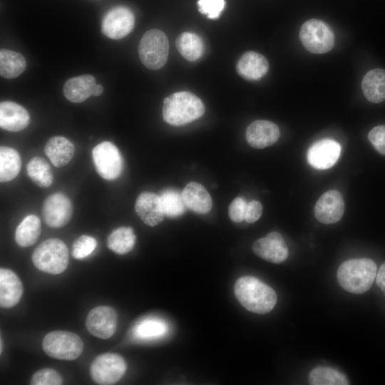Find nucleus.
<instances>
[{
    "label": "nucleus",
    "instance_id": "nucleus-1",
    "mask_svg": "<svg viewBox=\"0 0 385 385\" xmlns=\"http://www.w3.org/2000/svg\"><path fill=\"white\" fill-rule=\"evenodd\" d=\"M237 299L248 311L256 314H266L273 309L277 296L269 285L252 276L239 278L234 287Z\"/></svg>",
    "mask_w": 385,
    "mask_h": 385
},
{
    "label": "nucleus",
    "instance_id": "nucleus-2",
    "mask_svg": "<svg viewBox=\"0 0 385 385\" xmlns=\"http://www.w3.org/2000/svg\"><path fill=\"white\" fill-rule=\"evenodd\" d=\"M376 265L369 258L351 259L338 268L337 278L339 285L353 294H362L371 287L376 276Z\"/></svg>",
    "mask_w": 385,
    "mask_h": 385
},
{
    "label": "nucleus",
    "instance_id": "nucleus-3",
    "mask_svg": "<svg viewBox=\"0 0 385 385\" xmlns=\"http://www.w3.org/2000/svg\"><path fill=\"white\" fill-rule=\"evenodd\" d=\"M205 106L200 98L188 91L173 93L163 101L164 120L174 126L188 124L200 118Z\"/></svg>",
    "mask_w": 385,
    "mask_h": 385
},
{
    "label": "nucleus",
    "instance_id": "nucleus-4",
    "mask_svg": "<svg viewBox=\"0 0 385 385\" xmlns=\"http://www.w3.org/2000/svg\"><path fill=\"white\" fill-rule=\"evenodd\" d=\"M31 258L38 270L48 274H58L68 267L69 252L62 240L50 238L36 247Z\"/></svg>",
    "mask_w": 385,
    "mask_h": 385
},
{
    "label": "nucleus",
    "instance_id": "nucleus-5",
    "mask_svg": "<svg viewBox=\"0 0 385 385\" xmlns=\"http://www.w3.org/2000/svg\"><path fill=\"white\" fill-rule=\"evenodd\" d=\"M168 52V38L163 31L158 29L146 31L138 45L140 61L146 68L151 70H158L165 64Z\"/></svg>",
    "mask_w": 385,
    "mask_h": 385
},
{
    "label": "nucleus",
    "instance_id": "nucleus-6",
    "mask_svg": "<svg viewBox=\"0 0 385 385\" xmlns=\"http://www.w3.org/2000/svg\"><path fill=\"white\" fill-rule=\"evenodd\" d=\"M44 352L50 357L61 360H74L83 350V343L76 334L68 331H52L42 342Z\"/></svg>",
    "mask_w": 385,
    "mask_h": 385
},
{
    "label": "nucleus",
    "instance_id": "nucleus-7",
    "mask_svg": "<svg viewBox=\"0 0 385 385\" xmlns=\"http://www.w3.org/2000/svg\"><path fill=\"white\" fill-rule=\"evenodd\" d=\"M299 38L304 47L312 53H324L334 44V35L331 28L323 21L310 19L301 26Z\"/></svg>",
    "mask_w": 385,
    "mask_h": 385
},
{
    "label": "nucleus",
    "instance_id": "nucleus-8",
    "mask_svg": "<svg viewBox=\"0 0 385 385\" xmlns=\"http://www.w3.org/2000/svg\"><path fill=\"white\" fill-rule=\"evenodd\" d=\"M127 364L120 355L105 353L96 357L90 366L92 379L98 384L110 385L118 382L125 374Z\"/></svg>",
    "mask_w": 385,
    "mask_h": 385
},
{
    "label": "nucleus",
    "instance_id": "nucleus-9",
    "mask_svg": "<svg viewBox=\"0 0 385 385\" xmlns=\"http://www.w3.org/2000/svg\"><path fill=\"white\" fill-rule=\"evenodd\" d=\"M94 167L105 180H112L120 176L123 170V159L118 148L111 142L103 141L92 150Z\"/></svg>",
    "mask_w": 385,
    "mask_h": 385
},
{
    "label": "nucleus",
    "instance_id": "nucleus-10",
    "mask_svg": "<svg viewBox=\"0 0 385 385\" xmlns=\"http://www.w3.org/2000/svg\"><path fill=\"white\" fill-rule=\"evenodd\" d=\"M135 25L133 12L125 6H115L103 16L102 33L109 38L118 40L128 35Z\"/></svg>",
    "mask_w": 385,
    "mask_h": 385
},
{
    "label": "nucleus",
    "instance_id": "nucleus-11",
    "mask_svg": "<svg viewBox=\"0 0 385 385\" xmlns=\"http://www.w3.org/2000/svg\"><path fill=\"white\" fill-rule=\"evenodd\" d=\"M73 209L70 199L63 193L49 195L42 206V217L45 223L53 228L67 225L72 217Z\"/></svg>",
    "mask_w": 385,
    "mask_h": 385
},
{
    "label": "nucleus",
    "instance_id": "nucleus-12",
    "mask_svg": "<svg viewBox=\"0 0 385 385\" xmlns=\"http://www.w3.org/2000/svg\"><path fill=\"white\" fill-rule=\"evenodd\" d=\"M118 315L115 310L109 306H98L92 309L87 315L86 326L94 337L107 339L115 332Z\"/></svg>",
    "mask_w": 385,
    "mask_h": 385
},
{
    "label": "nucleus",
    "instance_id": "nucleus-13",
    "mask_svg": "<svg viewBox=\"0 0 385 385\" xmlns=\"http://www.w3.org/2000/svg\"><path fill=\"white\" fill-rule=\"evenodd\" d=\"M342 148L332 139H322L314 143L308 149L307 160L309 164L318 170L332 167L338 160Z\"/></svg>",
    "mask_w": 385,
    "mask_h": 385
},
{
    "label": "nucleus",
    "instance_id": "nucleus-14",
    "mask_svg": "<svg viewBox=\"0 0 385 385\" xmlns=\"http://www.w3.org/2000/svg\"><path fill=\"white\" fill-rule=\"evenodd\" d=\"M253 252L260 258L275 264L287 260L288 247L282 235L272 232L266 237L257 240L252 247Z\"/></svg>",
    "mask_w": 385,
    "mask_h": 385
},
{
    "label": "nucleus",
    "instance_id": "nucleus-15",
    "mask_svg": "<svg viewBox=\"0 0 385 385\" xmlns=\"http://www.w3.org/2000/svg\"><path fill=\"white\" fill-rule=\"evenodd\" d=\"M344 212V202L340 192L331 190L323 193L314 206L317 220L326 225L338 222Z\"/></svg>",
    "mask_w": 385,
    "mask_h": 385
},
{
    "label": "nucleus",
    "instance_id": "nucleus-16",
    "mask_svg": "<svg viewBox=\"0 0 385 385\" xmlns=\"http://www.w3.org/2000/svg\"><path fill=\"white\" fill-rule=\"evenodd\" d=\"M280 136L278 126L266 120L253 121L247 128L245 138L248 144L257 149H262L275 143Z\"/></svg>",
    "mask_w": 385,
    "mask_h": 385
},
{
    "label": "nucleus",
    "instance_id": "nucleus-17",
    "mask_svg": "<svg viewBox=\"0 0 385 385\" xmlns=\"http://www.w3.org/2000/svg\"><path fill=\"white\" fill-rule=\"evenodd\" d=\"M135 210L142 221L150 227L158 225L165 216L160 196L151 192H143L138 196Z\"/></svg>",
    "mask_w": 385,
    "mask_h": 385
},
{
    "label": "nucleus",
    "instance_id": "nucleus-18",
    "mask_svg": "<svg viewBox=\"0 0 385 385\" xmlns=\"http://www.w3.org/2000/svg\"><path fill=\"white\" fill-rule=\"evenodd\" d=\"M30 123V115L22 106L13 101L0 103V126L10 132H19L26 128Z\"/></svg>",
    "mask_w": 385,
    "mask_h": 385
},
{
    "label": "nucleus",
    "instance_id": "nucleus-19",
    "mask_svg": "<svg viewBox=\"0 0 385 385\" xmlns=\"http://www.w3.org/2000/svg\"><path fill=\"white\" fill-rule=\"evenodd\" d=\"M24 288L21 281L12 270L0 269V305L11 308L20 301Z\"/></svg>",
    "mask_w": 385,
    "mask_h": 385
},
{
    "label": "nucleus",
    "instance_id": "nucleus-20",
    "mask_svg": "<svg viewBox=\"0 0 385 385\" xmlns=\"http://www.w3.org/2000/svg\"><path fill=\"white\" fill-rule=\"evenodd\" d=\"M269 69L267 58L262 54L248 51L245 53L237 63V71L243 78L258 81L266 75Z\"/></svg>",
    "mask_w": 385,
    "mask_h": 385
},
{
    "label": "nucleus",
    "instance_id": "nucleus-21",
    "mask_svg": "<svg viewBox=\"0 0 385 385\" xmlns=\"http://www.w3.org/2000/svg\"><path fill=\"white\" fill-rule=\"evenodd\" d=\"M96 84V78L91 75L75 76L65 82L63 87V95L70 102L82 103L93 96Z\"/></svg>",
    "mask_w": 385,
    "mask_h": 385
},
{
    "label": "nucleus",
    "instance_id": "nucleus-22",
    "mask_svg": "<svg viewBox=\"0 0 385 385\" xmlns=\"http://www.w3.org/2000/svg\"><path fill=\"white\" fill-rule=\"evenodd\" d=\"M181 195L185 206L195 212L205 214L212 208V198L200 183H189L183 190Z\"/></svg>",
    "mask_w": 385,
    "mask_h": 385
},
{
    "label": "nucleus",
    "instance_id": "nucleus-23",
    "mask_svg": "<svg viewBox=\"0 0 385 385\" xmlns=\"http://www.w3.org/2000/svg\"><path fill=\"white\" fill-rule=\"evenodd\" d=\"M44 152L55 167L61 168L71 160L75 148L66 138L53 136L46 142Z\"/></svg>",
    "mask_w": 385,
    "mask_h": 385
},
{
    "label": "nucleus",
    "instance_id": "nucleus-24",
    "mask_svg": "<svg viewBox=\"0 0 385 385\" xmlns=\"http://www.w3.org/2000/svg\"><path fill=\"white\" fill-rule=\"evenodd\" d=\"M361 88L365 98L379 103L385 100V70L375 68L368 71L363 78Z\"/></svg>",
    "mask_w": 385,
    "mask_h": 385
},
{
    "label": "nucleus",
    "instance_id": "nucleus-25",
    "mask_svg": "<svg viewBox=\"0 0 385 385\" xmlns=\"http://www.w3.org/2000/svg\"><path fill=\"white\" fill-rule=\"evenodd\" d=\"M41 230L40 219L35 215H29L18 225L15 232V241L22 247L31 246L38 239Z\"/></svg>",
    "mask_w": 385,
    "mask_h": 385
},
{
    "label": "nucleus",
    "instance_id": "nucleus-26",
    "mask_svg": "<svg viewBox=\"0 0 385 385\" xmlns=\"http://www.w3.org/2000/svg\"><path fill=\"white\" fill-rule=\"evenodd\" d=\"M26 68V61L19 53L1 49L0 51V75L5 78H14L20 76Z\"/></svg>",
    "mask_w": 385,
    "mask_h": 385
},
{
    "label": "nucleus",
    "instance_id": "nucleus-27",
    "mask_svg": "<svg viewBox=\"0 0 385 385\" xmlns=\"http://www.w3.org/2000/svg\"><path fill=\"white\" fill-rule=\"evenodd\" d=\"M135 241L136 236L132 227H120L109 235L107 246L118 255H125L133 249Z\"/></svg>",
    "mask_w": 385,
    "mask_h": 385
},
{
    "label": "nucleus",
    "instance_id": "nucleus-28",
    "mask_svg": "<svg viewBox=\"0 0 385 385\" xmlns=\"http://www.w3.org/2000/svg\"><path fill=\"white\" fill-rule=\"evenodd\" d=\"M21 166V157L14 148L7 146L0 148V181L9 182L19 173Z\"/></svg>",
    "mask_w": 385,
    "mask_h": 385
},
{
    "label": "nucleus",
    "instance_id": "nucleus-29",
    "mask_svg": "<svg viewBox=\"0 0 385 385\" xmlns=\"http://www.w3.org/2000/svg\"><path fill=\"white\" fill-rule=\"evenodd\" d=\"M175 45L179 53L189 61L199 59L204 52L202 40L193 33H182L177 38Z\"/></svg>",
    "mask_w": 385,
    "mask_h": 385
},
{
    "label": "nucleus",
    "instance_id": "nucleus-30",
    "mask_svg": "<svg viewBox=\"0 0 385 385\" xmlns=\"http://www.w3.org/2000/svg\"><path fill=\"white\" fill-rule=\"evenodd\" d=\"M26 172L32 181L41 188H48L53 183V175L51 166L41 157H33L27 164Z\"/></svg>",
    "mask_w": 385,
    "mask_h": 385
},
{
    "label": "nucleus",
    "instance_id": "nucleus-31",
    "mask_svg": "<svg viewBox=\"0 0 385 385\" xmlns=\"http://www.w3.org/2000/svg\"><path fill=\"white\" fill-rule=\"evenodd\" d=\"M168 331V326L164 320L150 317L136 324L133 329V335L139 339H153L162 337Z\"/></svg>",
    "mask_w": 385,
    "mask_h": 385
},
{
    "label": "nucleus",
    "instance_id": "nucleus-32",
    "mask_svg": "<svg viewBox=\"0 0 385 385\" xmlns=\"http://www.w3.org/2000/svg\"><path fill=\"white\" fill-rule=\"evenodd\" d=\"M308 381L312 385H346L349 380L338 370L332 367L318 366L311 371Z\"/></svg>",
    "mask_w": 385,
    "mask_h": 385
},
{
    "label": "nucleus",
    "instance_id": "nucleus-33",
    "mask_svg": "<svg viewBox=\"0 0 385 385\" xmlns=\"http://www.w3.org/2000/svg\"><path fill=\"white\" fill-rule=\"evenodd\" d=\"M163 209L168 217H177L185 210L181 194L173 189H165L160 194Z\"/></svg>",
    "mask_w": 385,
    "mask_h": 385
},
{
    "label": "nucleus",
    "instance_id": "nucleus-34",
    "mask_svg": "<svg viewBox=\"0 0 385 385\" xmlns=\"http://www.w3.org/2000/svg\"><path fill=\"white\" fill-rule=\"evenodd\" d=\"M96 247L97 241L93 237L81 235L73 243L72 255L75 259H83L89 256Z\"/></svg>",
    "mask_w": 385,
    "mask_h": 385
},
{
    "label": "nucleus",
    "instance_id": "nucleus-35",
    "mask_svg": "<svg viewBox=\"0 0 385 385\" xmlns=\"http://www.w3.org/2000/svg\"><path fill=\"white\" fill-rule=\"evenodd\" d=\"M62 383L63 379L59 373L50 368L36 371L31 379L32 385H60Z\"/></svg>",
    "mask_w": 385,
    "mask_h": 385
},
{
    "label": "nucleus",
    "instance_id": "nucleus-36",
    "mask_svg": "<svg viewBox=\"0 0 385 385\" xmlns=\"http://www.w3.org/2000/svg\"><path fill=\"white\" fill-rule=\"evenodd\" d=\"M199 11L209 19H217L225 7L224 0H199Z\"/></svg>",
    "mask_w": 385,
    "mask_h": 385
},
{
    "label": "nucleus",
    "instance_id": "nucleus-37",
    "mask_svg": "<svg viewBox=\"0 0 385 385\" xmlns=\"http://www.w3.org/2000/svg\"><path fill=\"white\" fill-rule=\"evenodd\" d=\"M247 203L241 197H237L230 203L228 214L230 220L234 222H241L245 219Z\"/></svg>",
    "mask_w": 385,
    "mask_h": 385
},
{
    "label": "nucleus",
    "instance_id": "nucleus-38",
    "mask_svg": "<svg viewBox=\"0 0 385 385\" xmlns=\"http://www.w3.org/2000/svg\"><path fill=\"white\" fill-rule=\"evenodd\" d=\"M368 138L374 148L381 154L385 155V125H379L372 128Z\"/></svg>",
    "mask_w": 385,
    "mask_h": 385
},
{
    "label": "nucleus",
    "instance_id": "nucleus-39",
    "mask_svg": "<svg viewBox=\"0 0 385 385\" xmlns=\"http://www.w3.org/2000/svg\"><path fill=\"white\" fill-rule=\"evenodd\" d=\"M262 212V204L257 200H252L247 203L245 220L253 223L261 217Z\"/></svg>",
    "mask_w": 385,
    "mask_h": 385
},
{
    "label": "nucleus",
    "instance_id": "nucleus-40",
    "mask_svg": "<svg viewBox=\"0 0 385 385\" xmlns=\"http://www.w3.org/2000/svg\"><path fill=\"white\" fill-rule=\"evenodd\" d=\"M376 284L385 295V262L383 263L376 276Z\"/></svg>",
    "mask_w": 385,
    "mask_h": 385
},
{
    "label": "nucleus",
    "instance_id": "nucleus-41",
    "mask_svg": "<svg viewBox=\"0 0 385 385\" xmlns=\"http://www.w3.org/2000/svg\"><path fill=\"white\" fill-rule=\"evenodd\" d=\"M103 91V87L101 84L96 83L93 91V96H100Z\"/></svg>",
    "mask_w": 385,
    "mask_h": 385
},
{
    "label": "nucleus",
    "instance_id": "nucleus-42",
    "mask_svg": "<svg viewBox=\"0 0 385 385\" xmlns=\"http://www.w3.org/2000/svg\"><path fill=\"white\" fill-rule=\"evenodd\" d=\"M0 344H1L0 349H1V351H2V340H1V343Z\"/></svg>",
    "mask_w": 385,
    "mask_h": 385
}]
</instances>
